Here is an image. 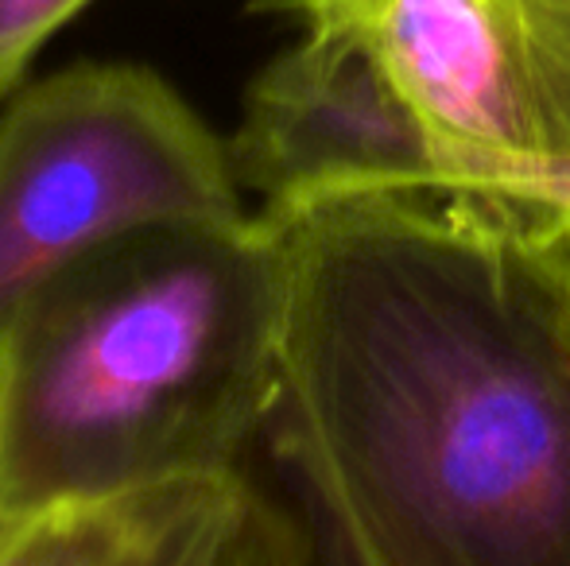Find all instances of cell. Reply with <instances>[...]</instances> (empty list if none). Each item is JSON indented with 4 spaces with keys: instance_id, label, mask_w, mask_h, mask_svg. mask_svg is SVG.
I'll return each mask as SVG.
<instances>
[{
    "instance_id": "3",
    "label": "cell",
    "mask_w": 570,
    "mask_h": 566,
    "mask_svg": "<svg viewBox=\"0 0 570 566\" xmlns=\"http://www.w3.org/2000/svg\"><path fill=\"white\" fill-rule=\"evenodd\" d=\"M248 214L229 143L136 62H78L0 113V318L132 234Z\"/></svg>"
},
{
    "instance_id": "9",
    "label": "cell",
    "mask_w": 570,
    "mask_h": 566,
    "mask_svg": "<svg viewBox=\"0 0 570 566\" xmlns=\"http://www.w3.org/2000/svg\"><path fill=\"white\" fill-rule=\"evenodd\" d=\"M326 566H345V563L338 559V555H334V552H331V547H326Z\"/></svg>"
},
{
    "instance_id": "6",
    "label": "cell",
    "mask_w": 570,
    "mask_h": 566,
    "mask_svg": "<svg viewBox=\"0 0 570 566\" xmlns=\"http://www.w3.org/2000/svg\"><path fill=\"white\" fill-rule=\"evenodd\" d=\"M23 566H318V547L237 466L51 508Z\"/></svg>"
},
{
    "instance_id": "2",
    "label": "cell",
    "mask_w": 570,
    "mask_h": 566,
    "mask_svg": "<svg viewBox=\"0 0 570 566\" xmlns=\"http://www.w3.org/2000/svg\"><path fill=\"white\" fill-rule=\"evenodd\" d=\"M284 252L264 214L132 234L0 318V513L237 469L279 408Z\"/></svg>"
},
{
    "instance_id": "1",
    "label": "cell",
    "mask_w": 570,
    "mask_h": 566,
    "mask_svg": "<svg viewBox=\"0 0 570 566\" xmlns=\"http://www.w3.org/2000/svg\"><path fill=\"white\" fill-rule=\"evenodd\" d=\"M279 450L345 566H570V237L435 190L261 210Z\"/></svg>"
},
{
    "instance_id": "5",
    "label": "cell",
    "mask_w": 570,
    "mask_h": 566,
    "mask_svg": "<svg viewBox=\"0 0 570 566\" xmlns=\"http://www.w3.org/2000/svg\"><path fill=\"white\" fill-rule=\"evenodd\" d=\"M240 190L261 210L368 190H435L439 167L420 121L365 43L307 28L256 75L229 140Z\"/></svg>"
},
{
    "instance_id": "4",
    "label": "cell",
    "mask_w": 570,
    "mask_h": 566,
    "mask_svg": "<svg viewBox=\"0 0 570 566\" xmlns=\"http://www.w3.org/2000/svg\"><path fill=\"white\" fill-rule=\"evenodd\" d=\"M373 51L443 195L570 237V0H276Z\"/></svg>"
},
{
    "instance_id": "7",
    "label": "cell",
    "mask_w": 570,
    "mask_h": 566,
    "mask_svg": "<svg viewBox=\"0 0 570 566\" xmlns=\"http://www.w3.org/2000/svg\"><path fill=\"white\" fill-rule=\"evenodd\" d=\"M90 0H0V98L16 90L39 47Z\"/></svg>"
},
{
    "instance_id": "8",
    "label": "cell",
    "mask_w": 570,
    "mask_h": 566,
    "mask_svg": "<svg viewBox=\"0 0 570 566\" xmlns=\"http://www.w3.org/2000/svg\"><path fill=\"white\" fill-rule=\"evenodd\" d=\"M39 516L23 513H0V566H23V555L36 536Z\"/></svg>"
}]
</instances>
